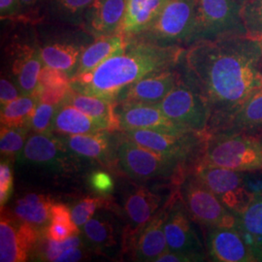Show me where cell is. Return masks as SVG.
<instances>
[{"label":"cell","mask_w":262,"mask_h":262,"mask_svg":"<svg viewBox=\"0 0 262 262\" xmlns=\"http://www.w3.org/2000/svg\"><path fill=\"white\" fill-rule=\"evenodd\" d=\"M181 62L183 79L209 106L206 137L225 130L247 98L261 88V42L245 35L197 40Z\"/></svg>","instance_id":"6da1fadb"},{"label":"cell","mask_w":262,"mask_h":262,"mask_svg":"<svg viewBox=\"0 0 262 262\" xmlns=\"http://www.w3.org/2000/svg\"><path fill=\"white\" fill-rule=\"evenodd\" d=\"M185 49L135 38L123 51L111 56L90 72L73 76L77 93L117 101L119 95L150 73L172 69L181 62Z\"/></svg>","instance_id":"7a4b0ae2"},{"label":"cell","mask_w":262,"mask_h":262,"mask_svg":"<svg viewBox=\"0 0 262 262\" xmlns=\"http://www.w3.org/2000/svg\"><path fill=\"white\" fill-rule=\"evenodd\" d=\"M197 165L236 171L262 170V146L255 135L216 133L207 136Z\"/></svg>","instance_id":"3957f363"},{"label":"cell","mask_w":262,"mask_h":262,"mask_svg":"<svg viewBox=\"0 0 262 262\" xmlns=\"http://www.w3.org/2000/svg\"><path fill=\"white\" fill-rule=\"evenodd\" d=\"M116 160L120 169L133 180L174 178L180 184L186 176L185 165L122 136H117Z\"/></svg>","instance_id":"277c9868"},{"label":"cell","mask_w":262,"mask_h":262,"mask_svg":"<svg viewBox=\"0 0 262 262\" xmlns=\"http://www.w3.org/2000/svg\"><path fill=\"white\" fill-rule=\"evenodd\" d=\"M195 31V0H168L150 28L137 38L163 45H178L181 42H194Z\"/></svg>","instance_id":"5b68a950"},{"label":"cell","mask_w":262,"mask_h":262,"mask_svg":"<svg viewBox=\"0 0 262 262\" xmlns=\"http://www.w3.org/2000/svg\"><path fill=\"white\" fill-rule=\"evenodd\" d=\"M171 122L183 130L206 137L210 109L204 98L181 78L175 88L159 104Z\"/></svg>","instance_id":"8992f818"},{"label":"cell","mask_w":262,"mask_h":262,"mask_svg":"<svg viewBox=\"0 0 262 262\" xmlns=\"http://www.w3.org/2000/svg\"><path fill=\"white\" fill-rule=\"evenodd\" d=\"M122 136L164 157L175 159L186 166L197 161L203 149L205 136L193 132H170L159 129L123 131Z\"/></svg>","instance_id":"52a82bcc"},{"label":"cell","mask_w":262,"mask_h":262,"mask_svg":"<svg viewBox=\"0 0 262 262\" xmlns=\"http://www.w3.org/2000/svg\"><path fill=\"white\" fill-rule=\"evenodd\" d=\"M179 187L189 215L196 223L208 228L237 226V216L225 208L193 172L186 174Z\"/></svg>","instance_id":"ba28073f"},{"label":"cell","mask_w":262,"mask_h":262,"mask_svg":"<svg viewBox=\"0 0 262 262\" xmlns=\"http://www.w3.org/2000/svg\"><path fill=\"white\" fill-rule=\"evenodd\" d=\"M241 5L236 0H195L194 42L226 35H245Z\"/></svg>","instance_id":"9c48e42d"},{"label":"cell","mask_w":262,"mask_h":262,"mask_svg":"<svg viewBox=\"0 0 262 262\" xmlns=\"http://www.w3.org/2000/svg\"><path fill=\"white\" fill-rule=\"evenodd\" d=\"M193 173L236 216L242 215L254 199L253 193L244 186L243 171L197 165Z\"/></svg>","instance_id":"30bf717a"},{"label":"cell","mask_w":262,"mask_h":262,"mask_svg":"<svg viewBox=\"0 0 262 262\" xmlns=\"http://www.w3.org/2000/svg\"><path fill=\"white\" fill-rule=\"evenodd\" d=\"M190 217L178 187L168 199L164 222L168 250L195 255L203 261L205 251Z\"/></svg>","instance_id":"8fae6325"},{"label":"cell","mask_w":262,"mask_h":262,"mask_svg":"<svg viewBox=\"0 0 262 262\" xmlns=\"http://www.w3.org/2000/svg\"><path fill=\"white\" fill-rule=\"evenodd\" d=\"M46 229H40L12 216L1 213L0 221V261L25 262L35 253Z\"/></svg>","instance_id":"7c38bea8"},{"label":"cell","mask_w":262,"mask_h":262,"mask_svg":"<svg viewBox=\"0 0 262 262\" xmlns=\"http://www.w3.org/2000/svg\"><path fill=\"white\" fill-rule=\"evenodd\" d=\"M73 155L62 138L52 133H36L28 138L17 159L21 163L59 170L71 165Z\"/></svg>","instance_id":"4fadbf2b"},{"label":"cell","mask_w":262,"mask_h":262,"mask_svg":"<svg viewBox=\"0 0 262 262\" xmlns=\"http://www.w3.org/2000/svg\"><path fill=\"white\" fill-rule=\"evenodd\" d=\"M180 78L181 73L174 68L150 73L127 86L116 102L159 105L175 88Z\"/></svg>","instance_id":"5bb4252c"},{"label":"cell","mask_w":262,"mask_h":262,"mask_svg":"<svg viewBox=\"0 0 262 262\" xmlns=\"http://www.w3.org/2000/svg\"><path fill=\"white\" fill-rule=\"evenodd\" d=\"M115 113L119 130L159 129L170 132H188L181 129L171 122L161 111L159 105L117 103Z\"/></svg>","instance_id":"9a60e30c"},{"label":"cell","mask_w":262,"mask_h":262,"mask_svg":"<svg viewBox=\"0 0 262 262\" xmlns=\"http://www.w3.org/2000/svg\"><path fill=\"white\" fill-rule=\"evenodd\" d=\"M161 197L149 188L136 187L124 199L123 208L127 220V228L123 233V245L131 248L136 236L151 217L159 212Z\"/></svg>","instance_id":"2e32d148"},{"label":"cell","mask_w":262,"mask_h":262,"mask_svg":"<svg viewBox=\"0 0 262 262\" xmlns=\"http://www.w3.org/2000/svg\"><path fill=\"white\" fill-rule=\"evenodd\" d=\"M207 248L215 261H255L251 248L237 227H209Z\"/></svg>","instance_id":"e0dca14e"},{"label":"cell","mask_w":262,"mask_h":262,"mask_svg":"<svg viewBox=\"0 0 262 262\" xmlns=\"http://www.w3.org/2000/svg\"><path fill=\"white\" fill-rule=\"evenodd\" d=\"M167 203L159 209L136 236L131 248L137 261L156 262L157 258L168 250L164 232V222L167 214Z\"/></svg>","instance_id":"ac0fdd59"},{"label":"cell","mask_w":262,"mask_h":262,"mask_svg":"<svg viewBox=\"0 0 262 262\" xmlns=\"http://www.w3.org/2000/svg\"><path fill=\"white\" fill-rule=\"evenodd\" d=\"M111 132L103 130L88 134L67 135L62 137V140L77 157L95 159L108 164L113 159H116L117 136L114 137Z\"/></svg>","instance_id":"d6986e66"},{"label":"cell","mask_w":262,"mask_h":262,"mask_svg":"<svg viewBox=\"0 0 262 262\" xmlns=\"http://www.w3.org/2000/svg\"><path fill=\"white\" fill-rule=\"evenodd\" d=\"M12 56V72L17 80L20 93L35 95L40 72L44 67L40 49L29 44H17L13 47Z\"/></svg>","instance_id":"ffe728a7"},{"label":"cell","mask_w":262,"mask_h":262,"mask_svg":"<svg viewBox=\"0 0 262 262\" xmlns=\"http://www.w3.org/2000/svg\"><path fill=\"white\" fill-rule=\"evenodd\" d=\"M125 0H94L84 13V28L95 37L119 32Z\"/></svg>","instance_id":"44dd1931"},{"label":"cell","mask_w":262,"mask_h":262,"mask_svg":"<svg viewBox=\"0 0 262 262\" xmlns=\"http://www.w3.org/2000/svg\"><path fill=\"white\" fill-rule=\"evenodd\" d=\"M168 0H125L119 32L129 39L139 37L156 20Z\"/></svg>","instance_id":"7402d4cb"},{"label":"cell","mask_w":262,"mask_h":262,"mask_svg":"<svg viewBox=\"0 0 262 262\" xmlns=\"http://www.w3.org/2000/svg\"><path fill=\"white\" fill-rule=\"evenodd\" d=\"M130 41L121 32L95 37L94 42L83 50L74 76L94 70L111 56L123 51Z\"/></svg>","instance_id":"603a6c76"},{"label":"cell","mask_w":262,"mask_h":262,"mask_svg":"<svg viewBox=\"0 0 262 262\" xmlns=\"http://www.w3.org/2000/svg\"><path fill=\"white\" fill-rule=\"evenodd\" d=\"M84 239L95 251L112 252L119 245L121 228L113 215L100 212L83 226Z\"/></svg>","instance_id":"cb8c5ba5"},{"label":"cell","mask_w":262,"mask_h":262,"mask_svg":"<svg viewBox=\"0 0 262 262\" xmlns=\"http://www.w3.org/2000/svg\"><path fill=\"white\" fill-rule=\"evenodd\" d=\"M62 103L72 105L81 112L92 117L95 121L101 122L109 131L119 130L118 121L115 113L117 104L116 101L80 94L71 88L70 93L66 96Z\"/></svg>","instance_id":"d4e9b609"},{"label":"cell","mask_w":262,"mask_h":262,"mask_svg":"<svg viewBox=\"0 0 262 262\" xmlns=\"http://www.w3.org/2000/svg\"><path fill=\"white\" fill-rule=\"evenodd\" d=\"M261 129L262 88H260L247 98L235 113L225 130L219 133L250 134L256 136Z\"/></svg>","instance_id":"484cf974"},{"label":"cell","mask_w":262,"mask_h":262,"mask_svg":"<svg viewBox=\"0 0 262 262\" xmlns=\"http://www.w3.org/2000/svg\"><path fill=\"white\" fill-rule=\"evenodd\" d=\"M53 130L63 135H78L108 129L101 122L95 121L72 105L62 103L57 109Z\"/></svg>","instance_id":"4316f807"},{"label":"cell","mask_w":262,"mask_h":262,"mask_svg":"<svg viewBox=\"0 0 262 262\" xmlns=\"http://www.w3.org/2000/svg\"><path fill=\"white\" fill-rule=\"evenodd\" d=\"M40 49V56L44 66L74 76L84 48L71 42H53Z\"/></svg>","instance_id":"83f0119b"},{"label":"cell","mask_w":262,"mask_h":262,"mask_svg":"<svg viewBox=\"0 0 262 262\" xmlns=\"http://www.w3.org/2000/svg\"><path fill=\"white\" fill-rule=\"evenodd\" d=\"M71 77L49 66L42 68L35 95L39 101L60 105L71 91Z\"/></svg>","instance_id":"f1b7e54d"},{"label":"cell","mask_w":262,"mask_h":262,"mask_svg":"<svg viewBox=\"0 0 262 262\" xmlns=\"http://www.w3.org/2000/svg\"><path fill=\"white\" fill-rule=\"evenodd\" d=\"M53 204L54 202L50 197L29 193L17 200L13 214L25 223L34 225L40 229H46L50 223Z\"/></svg>","instance_id":"f546056e"},{"label":"cell","mask_w":262,"mask_h":262,"mask_svg":"<svg viewBox=\"0 0 262 262\" xmlns=\"http://www.w3.org/2000/svg\"><path fill=\"white\" fill-rule=\"evenodd\" d=\"M38 103L39 98L36 95L23 94L6 104L1 107V125L8 127L29 126Z\"/></svg>","instance_id":"4dcf8cb0"},{"label":"cell","mask_w":262,"mask_h":262,"mask_svg":"<svg viewBox=\"0 0 262 262\" xmlns=\"http://www.w3.org/2000/svg\"><path fill=\"white\" fill-rule=\"evenodd\" d=\"M236 227L253 253V248L262 240V198L254 197L243 214L237 216Z\"/></svg>","instance_id":"1f68e13d"},{"label":"cell","mask_w":262,"mask_h":262,"mask_svg":"<svg viewBox=\"0 0 262 262\" xmlns=\"http://www.w3.org/2000/svg\"><path fill=\"white\" fill-rule=\"evenodd\" d=\"M46 236L54 241H64L80 233L69 208L64 204L54 203L51 209L50 223L46 227Z\"/></svg>","instance_id":"d6a6232c"},{"label":"cell","mask_w":262,"mask_h":262,"mask_svg":"<svg viewBox=\"0 0 262 262\" xmlns=\"http://www.w3.org/2000/svg\"><path fill=\"white\" fill-rule=\"evenodd\" d=\"M29 126L8 127L1 125L0 135V150L4 159H17L24 149Z\"/></svg>","instance_id":"836d02e7"},{"label":"cell","mask_w":262,"mask_h":262,"mask_svg":"<svg viewBox=\"0 0 262 262\" xmlns=\"http://www.w3.org/2000/svg\"><path fill=\"white\" fill-rule=\"evenodd\" d=\"M241 18L246 30L245 36L262 41V0H245L241 5Z\"/></svg>","instance_id":"e575fe53"},{"label":"cell","mask_w":262,"mask_h":262,"mask_svg":"<svg viewBox=\"0 0 262 262\" xmlns=\"http://www.w3.org/2000/svg\"><path fill=\"white\" fill-rule=\"evenodd\" d=\"M59 105L39 101L31 118L29 127L35 133L48 134L53 130L54 121Z\"/></svg>","instance_id":"d590c367"},{"label":"cell","mask_w":262,"mask_h":262,"mask_svg":"<svg viewBox=\"0 0 262 262\" xmlns=\"http://www.w3.org/2000/svg\"><path fill=\"white\" fill-rule=\"evenodd\" d=\"M79 246H83V241L80 237H78V235L70 237L61 242L51 240L46 236V242H44L43 246L41 243H39L35 252L39 254V257L41 258V260L56 261L59 254L64 252L66 249L71 247H79Z\"/></svg>","instance_id":"8d00e7d4"},{"label":"cell","mask_w":262,"mask_h":262,"mask_svg":"<svg viewBox=\"0 0 262 262\" xmlns=\"http://www.w3.org/2000/svg\"><path fill=\"white\" fill-rule=\"evenodd\" d=\"M106 204L103 197H86L76 204L71 210L72 219L78 227H83L94 215L96 210Z\"/></svg>","instance_id":"74e56055"},{"label":"cell","mask_w":262,"mask_h":262,"mask_svg":"<svg viewBox=\"0 0 262 262\" xmlns=\"http://www.w3.org/2000/svg\"><path fill=\"white\" fill-rule=\"evenodd\" d=\"M11 159H1L0 163V206L7 203L13 191V170L11 166Z\"/></svg>","instance_id":"f35d334b"},{"label":"cell","mask_w":262,"mask_h":262,"mask_svg":"<svg viewBox=\"0 0 262 262\" xmlns=\"http://www.w3.org/2000/svg\"><path fill=\"white\" fill-rule=\"evenodd\" d=\"M94 2V0H56L57 9L64 16L69 17L84 15Z\"/></svg>","instance_id":"ab89813d"},{"label":"cell","mask_w":262,"mask_h":262,"mask_svg":"<svg viewBox=\"0 0 262 262\" xmlns=\"http://www.w3.org/2000/svg\"><path fill=\"white\" fill-rule=\"evenodd\" d=\"M90 186L97 193L107 194L111 192L114 188V181L112 177L104 171H94L89 178Z\"/></svg>","instance_id":"60d3db41"},{"label":"cell","mask_w":262,"mask_h":262,"mask_svg":"<svg viewBox=\"0 0 262 262\" xmlns=\"http://www.w3.org/2000/svg\"><path fill=\"white\" fill-rule=\"evenodd\" d=\"M244 186L254 197L262 198V170L245 171Z\"/></svg>","instance_id":"b9f144b4"},{"label":"cell","mask_w":262,"mask_h":262,"mask_svg":"<svg viewBox=\"0 0 262 262\" xmlns=\"http://www.w3.org/2000/svg\"><path fill=\"white\" fill-rule=\"evenodd\" d=\"M20 93L16 85L10 82L7 78L2 77L0 80V104L1 107L10 103L19 97Z\"/></svg>","instance_id":"7bdbcfd3"},{"label":"cell","mask_w":262,"mask_h":262,"mask_svg":"<svg viewBox=\"0 0 262 262\" xmlns=\"http://www.w3.org/2000/svg\"><path fill=\"white\" fill-rule=\"evenodd\" d=\"M201 261L199 257L192 254L182 253V252H175L167 250L165 253H162L157 258L156 262H190Z\"/></svg>","instance_id":"ee69618b"},{"label":"cell","mask_w":262,"mask_h":262,"mask_svg":"<svg viewBox=\"0 0 262 262\" xmlns=\"http://www.w3.org/2000/svg\"><path fill=\"white\" fill-rule=\"evenodd\" d=\"M41 1L42 0H18V10L16 16H20L21 18L34 17L35 9Z\"/></svg>","instance_id":"f6af8a7d"},{"label":"cell","mask_w":262,"mask_h":262,"mask_svg":"<svg viewBox=\"0 0 262 262\" xmlns=\"http://www.w3.org/2000/svg\"><path fill=\"white\" fill-rule=\"evenodd\" d=\"M84 257V251L82 249V246L79 247H71L66 249L64 252L59 254L56 258L57 262H76L82 260Z\"/></svg>","instance_id":"bcb514c9"},{"label":"cell","mask_w":262,"mask_h":262,"mask_svg":"<svg viewBox=\"0 0 262 262\" xmlns=\"http://www.w3.org/2000/svg\"><path fill=\"white\" fill-rule=\"evenodd\" d=\"M18 10V0H0L1 19L15 17Z\"/></svg>","instance_id":"7dc6e473"},{"label":"cell","mask_w":262,"mask_h":262,"mask_svg":"<svg viewBox=\"0 0 262 262\" xmlns=\"http://www.w3.org/2000/svg\"><path fill=\"white\" fill-rule=\"evenodd\" d=\"M253 254L255 261H262V240L253 248Z\"/></svg>","instance_id":"c3c4849f"},{"label":"cell","mask_w":262,"mask_h":262,"mask_svg":"<svg viewBox=\"0 0 262 262\" xmlns=\"http://www.w3.org/2000/svg\"><path fill=\"white\" fill-rule=\"evenodd\" d=\"M261 88H262V78H261Z\"/></svg>","instance_id":"681fc988"},{"label":"cell","mask_w":262,"mask_h":262,"mask_svg":"<svg viewBox=\"0 0 262 262\" xmlns=\"http://www.w3.org/2000/svg\"><path fill=\"white\" fill-rule=\"evenodd\" d=\"M261 44H262V41H261Z\"/></svg>","instance_id":"f907efd6"},{"label":"cell","mask_w":262,"mask_h":262,"mask_svg":"<svg viewBox=\"0 0 262 262\" xmlns=\"http://www.w3.org/2000/svg\"><path fill=\"white\" fill-rule=\"evenodd\" d=\"M244 1H245V0H244Z\"/></svg>","instance_id":"816d5d0a"}]
</instances>
